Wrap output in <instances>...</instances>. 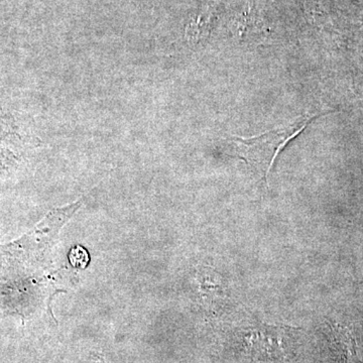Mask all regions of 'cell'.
Returning a JSON list of instances; mask_svg holds the SVG:
<instances>
[{"label":"cell","instance_id":"obj_3","mask_svg":"<svg viewBox=\"0 0 363 363\" xmlns=\"http://www.w3.org/2000/svg\"><path fill=\"white\" fill-rule=\"evenodd\" d=\"M93 363H105V360L104 357H100V355H94V357H93Z\"/></svg>","mask_w":363,"mask_h":363},{"label":"cell","instance_id":"obj_2","mask_svg":"<svg viewBox=\"0 0 363 363\" xmlns=\"http://www.w3.org/2000/svg\"><path fill=\"white\" fill-rule=\"evenodd\" d=\"M297 330L292 327L264 326L248 329L243 335L245 353L257 362H283L293 352V339Z\"/></svg>","mask_w":363,"mask_h":363},{"label":"cell","instance_id":"obj_1","mask_svg":"<svg viewBox=\"0 0 363 363\" xmlns=\"http://www.w3.org/2000/svg\"><path fill=\"white\" fill-rule=\"evenodd\" d=\"M319 116L300 117L295 123L250 138H233L225 140L227 154L240 157L267 179L277 157L296 136Z\"/></svg>","mask_w":363,"mask_h":363}]
</instances>
